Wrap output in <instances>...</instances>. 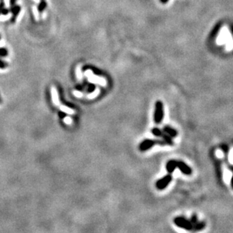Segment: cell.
Returning <instances> with one entry per match:
<instances>
[{"label":"cell","instance_id":"1","mask_svg":"<svg viewBox=\"0 0 233 233\" xmlns=\"http://www.w3.org/2000/svg\"><path fill=\"white\" fill-rule=\"evenodd\" d=\"M179 168L180 171L186 175H190L192 172V170L190 168L185 162L182 161H176V160H170L166 164V169L169 173H172L176 168Z\"/></svg>","mask_w":233,"mask_h":233},{"label":"cell","instance_id":"2","mask_svg":"<svg viewBox=\"0 0 233 233\" xmlns=\"http://www.w3.org/2000/svg\"><path fill=\"white\" fill-rule=\"evenodd\" d=\"M164 118V106L163 103L158 100L155 103V109L154 113V121L155 123L159 124L162 122Z\"/></svg>","mask_w":233,"mask_h":233},{"label":"cell","instance_id":"3","mask_svg":"<svg viewBox=\"0 0 233 233\" xmlns=\"http://www.w3.org/2000/svg\"><path fill=\"white\" fill-rule=\"evenodd\" d=\"M167 145V143L165 140H143L140 145V149L141 151H146L151 147H153L155 145Z\"/></svg>","mask_w":233,"mask_h":233},{"label":"cell","instance_id":"4","mask_svg":"<svg viewBox=\"0 0 233 233\" xmlns=\"http://www.w3.org/2000/svg\"><path fill=\"white\" fill-rule=\"evenodd\" d=\"M173 222H174V223L178 227L185 229L186 230H189H189H192V229H193V226H192L191 221L183 217H176L173 220Z\"/></svg>","mask_w":233,"mask_h":233},{"label":"cell","instance_id":"5","mask_svg":"<svg viewBox=\"0 0 233 233\" xmlns=\"http://www.w3.org/2000/svg\"><path fill=\"white\" fill-rule=\"evenodd\" d=\"M152 133L155 136L162 137L165 142L167 143V145H170V146H173V142L172 139H171V137H170L168 134H166V133L164 131H161L158 128H154L152 129Z\"/></svg>","mask_w":233,"mask_h":233},{"label":"cell","instance_id":"6","mask_svg":"<svg viewBox=\"0 0 233 233\" xmlns=\"http://www.w3.org/2000/svg\"><path fill=\"white\" fill-rule=\"evenodd\" d=\"M171 180H172V176L171 174H168V175H166L165 177H164L162 179H159L156 182L155 185H156V187L159 189H164L165 187H167V186L171 183Z\"/></svg>","mask_w":233,"mask_h":233},{"label":"cell","instance_id":"7","mask_svg":"<svg viewBox=\"0 0 233 233\" xmlns=\"http://www.w3.org/2000/svg\"><path fill=\"white\" fill-rule=\"evenodd\" d=\"M9 11L13 14V17L11 19V22H15V19L17 18V17L21 11V7L19 5H14V6L11 7V9Z\"/></svg>","mask_w":233,"mask_h":233},{"label":"cell","instance_id":"8","mask_svg":"<svg viewBox=\"0 0 233 233\" xmlns=\"http://www.w3.org/2000/svg\"><path fill=\"white\" fill-rule=\"evenodd\" d=\"M163 131L166 134H168L170 137H176L178 134L177 131L175 129L171 128L169 126H165L163 128Z\"/></svg>","mask_w":233,"mask_h":233},{"label":"cell","instance_id":"9","mask_svg":"<svg viewBox=\"0 0 233 233\" xmlns=\"http://www.w3.org/2000/svg\"><path fill=\"white\" fill-rule=\"evenodd\" d=\"M52 97L53 103H54L56 106L60 105V100H59L58 92H57V90H56V88L54 87H52Z\"/></svg>","mask_w":233,"mask_h":233},{"label":"cell","instance_id":"10","mask_svg":"<svg viewBox=\"0 0 233 233\" xmlns=\"http://www.w3.org/2000/svg\"><path fill=\"white\" fill-rule=\"evenodd\" d=\"M204 226H205V223L204 222H197L196 224L193 225V229L192 230L193 231H199L201 229H204Z\"/></svg>","mask_w":233,"mask_h":233},{"label":"cell","instance_id":"11","mask_svg":"<svg viewBox=\"0 0 233 233\" xmlns=\"http://www.w3.org/2000/svg\"><path fill=\"white\" fill-rule=\"evenodd\" d=\"M46 7H47V3L46 2V1L42 0L41 2L39 3V6H38V10H39V12H42Z\"/></svg>","mask_w":233,"mask_h":233},{"label":"cell","instance_id":"12","mask_svg":"<svg viewBox=\"0 0 233 233\" xmlns=\"http://www.w3.org/2000/svg\"><path fill=\"white\" fill-rule=\"evenodd\" d=\"M60 108L63 112H66V113H68V114H74L75 113V112L73 109H70V108L66 107V106H60Z\"/></svg>","mask_w":233,"mask_h":233},{"label":"cell","instance_id":"13","mask_svg":"<svg viewBox=\"0 0 233 233\" xmlns=\"http://www.w3.org/2000/svg\"><path fill=\"white\" fill-rule=\"evenodd\" d=\"M8 51H7L6 48H0V56L5 57V56L8 55Z\"/></svg>","mask_w":233,"mask_h":233},{"label":"cell","instance_id":"14","mask_svg":"<svg viewBox=\"0 0 233 233\" xmlns=\"http://www.w3.org/2000/svg\"><path fill=\"white\" fill-rule=\"evenodd\" d=\"M190 221H191V223H192V226L194 225V224H196L197 222H198V217H197V216H196V214L192 215V217H191V219H190Z\"/></svg>","mask_w":233,"mask_h":233},{"label":"cell","instance_id":"15","mask_svg":"<svg viewBox=\"0 0 233 233\" xmlns=\"http://www.w3.org/2000/svg\"><path fill=\"white\" fill-rule=\"evenodd\" d=\"M64 122H65V123H66V124L70 125L72 122V119H71V118L66 117V118H65V119H64Z\"/></svg>","mask_w":233,"mask_h":233},{"label":"cell","instance_id":"16","mask_svg":"<svg viewBox=\"0 0 233 233\" xmlns=\"http://www.w3.org/2000/svg\"><path fill=\"white\" fill-rule=\"evenodd\" d=\"M8 11H9V10L7 9V8H2V11H1V14H2V15H7Z\"/></svg>","mask_w":233,"mask_h":233},{"label":"cell","instance_id":"17","mask_svg":"<svg viewBox=\"0 0 233 233\" xmlns=\"http://www.w3.org/2000/svg\"><path fill=\"white\" fill-rule=\"evenodd\" d=\"M73 94H74V95L76 96V97H82V93H80V92H78V91H74L73 92Z\"/></svg>","mask_w":233,"mask_h":233},{"label":"cell","instance_id":"18","mask_svg":"<svg viewBox=\"0 0 233 233\" xmlns=\"http://www.w3.org/2000/svg\"><path fill=\"white\" fill-rule=\"evenodd\" d=\"M7 66V64L5 63H4L3 61L0 60V68H5V66Z\"/></svg>","mask_w":233,"mask_h":233},{"label":"cell","instance_id":"19","mask_svg":"<svg viewBox=\"0 0 233 233\" xmlns=\"http://www.w3.org/2000/svg\"><path fill=\"white\" fill-rule=\"evenodd\" d=\"M15 2H16V0H10V5H11V6H14V5H15Z\"/></svg>","mask_w":233,"mask_h":233},{"label":"cell","instance_id":"20","mask_svg":"<svg viewBox=\"0 0 233 233\" xmlns=\"http://www.w3.org/2000/svg\"><path fill=\"white\" fill-rule=\"evenodd\" d=\"M3 6H4V2L1 1V2H0V13H1V11L3 8Z\"/></svg>","mask_w":233,"mask_h":233},{"label":"cell","instance_id":"21","mask_svg":"<svg viewBox=\"0 0 233 233\" xmlns=\"http://www.w3.org/2000/svg\"><path fill=\"white\" fill-rule=\"evenodd\" d=\"M1 1H2V0H1Z\"/></svg>","mask_w":233,"mask_h":233}]
</instances>
